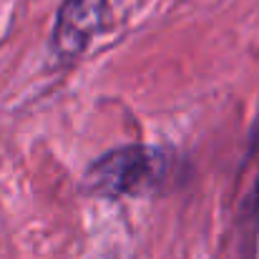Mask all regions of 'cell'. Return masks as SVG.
Here are the masks:
<instances>
[{
  "label": "cell",
  "instance_id": "2",
  "mask_svg": "<svg viewBox=\"0 0 259 259\" xmlns=\"http://www.w3.org/2000/svg\"><path fill=\"white\" fill-rule=\"evenodd\" d=\"M108 0H63L51 30V58L61 66L73 63L103 30Z\"/></svg>",
  "mask_w": 259,
  "mask_h": 259
},
{
  "label": "cell",
  "instance_id": "1",
  "mask_svg": "<svg viewBox=\"0 0 259 259\" xmlns=\"http://www.w3.org/2000/svg\"><path fill=\"white\" fill-rule=\"evenodd\" d=\"M166 154L154 146H118L91 161L81 179V191L101 199L144 196L164 181Z\"/></svg>",
  "mask_w": 259,
  "mask_h": 259
}]
</instances>
